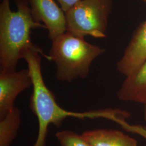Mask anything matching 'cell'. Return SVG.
<instances>
[{
  "mask_svg": "<svg viewBox=\"0 0 146 146\" xmlns=\"http://www.w3.org/2000/svg\"><path fill=\"white\" fill-rule=\"evenodd\" d=\"M28 1L34 20L37 22H42L51 40L66 32L65 13L54 0Z\"/></svg>",
  "mask_w": 146,
  "mask_h": 146,
  "instance_id": "obj_6",
  "label": "cell"
},
{
  "mask_svg": "<svg viewBox=\"0 0 146 146\" xmlns=\"http://www.w3.org/2000/svg\"><path fill=\"white\" fill-rule=\"evenodd\" d=\"M32 84L28 69L20 71H1L0 119L15 107L14 101L17 96Z\"/></svg>",
  "mask_w": 146,
  "mask_h": 146,
  "instance_id": "obj_5",
  "label": "cell"
},
{
  "mask_svg": "<svg viewBox=\"0 0 146 146\" xmlns=\"http://www.w3.org/2000/svg\"><path fill=\"white\" fill-rule=\"evenodd\" d=\"M22 58L27 63L33 82L29 107L38 122V135L33 146H46L49 125L52 124L60 127L63 121L68 117L80 119L104 117L117 122L120 121L122 111L117 110L74 112L63 109L57 104L54 95L44 82L41 71V55L36 51L29 49L23 54Z\"/></svg>",
  "mask_w": 146,
  "mask_h": 146,
  "instance_id": "obj_1",
  "label": "cell"
},
{
  "mask_svg": "<svg viewBox=\"0 0 146 146\" xmlns=\"http://www.w3.org/2000/svg\"><path fill=\"white\" fill-rule=\"evenodd\" d=\"M82 135L92 146H138L135 139L117 130L95 129Z\"/></svg>",
  "mask_w": 146,
  "mask_h": 146,
  "instance_id": "obj_9",
  "label": "cell"
},
{
  "mask_svg": "<svg viewBox=\"0 0 146 146\" xmlns=\"http://www.w3.org/2000/svg\"><path fill=\"white\" fill-rule=\"evenodd\" d=\"M21 111L14 107L0 121V146H10L21 123Z\"/></svg>",
  "mask_w": 146,
  "mask_h": 146,
  "instance_id": "obj_10",
  "label": "cell"
},
{
  "mask_svg": "<svg viewBox=\"0 0 146 146\" xmlns=\"http://www.w3.org/2000/svg\"><path fill=\"white\" fill-rule=\"evenodd\" d=\"M146 61V20L134 33L116 67L120 73L127 77L136 72Z\"/></svg>",
  "mask_w": 146,
  "mask_h": 146,
  "instance_id": "obj_7",
  "label": "cell"
},
{
  "mask_svg": "<svg viewBox=\"0 0 146 146\" xmlns=\"http://www.w3.org/2000/svg\"><path fill=\"white\" fill-rule=\"evenodd\" d=\"M117 95L121 101L146 104V61L135 73L125 77Z\"/></svg>",
  "mask_w": 146,
  "mask_h": 146,
  "instance_id": "obj_8",
  "label": "cell"
},
{
  "mask_svg": "<svg viewBox=\"0 0 146 146\" xmlns=\"http://www.w3.org/2000/svg\"><path fill=\"white\" fill-rule=\"evenodd\" d=\"M11 0H2L0 4V66L1 71L16 70L20 59L27 50L39 52L48 61L50 57L31 41V31L46 28L35 21L28 0H15L17 11L11 9Z\"/></svg>",
  "mask_w": 146,
  "mask_h": 146,
  "instance_id": "obj_2",
  "label": "cell"
},
{
  "mask_svg": "<svg viewBox=\"0 0 146 146\" xmlns=\"http://www.w3.org/2000/svg\"><path fill=\"white\" fill-rule=\"evenodd\" d=\"M112 0H82L66 13V32L84 38L106 36Z\"/></svg>",
  "mask_w": 146,
  "mask_h": 146,
  "instance_id": "obj_4",
  "label": "cell"
},
{
  "mask_svg": "<svg viewBox=\"0 0 146 146\" xmlns=\"http://www.w3.org/2000/svg\"><path fill=\"white\" fill-rule=\"evenodd\" d=\"M61 146H92L84 136L73 131H63L56 134Z\"/></svg>",
  "mask_w": 146,
  "mask_h": 146,
  "instance_id": "obj_11",
  "label": "cell"
},
{
  "mask_svg": "<svg viewBox=\"0 0 146 146\" xmlns=\"http://www.w3.org/2000/svg\"><path fill=\"white\" fill-rule=\"evenodd\" d=\"M81 1L82 0H58L61 9L64 13H66L72 7Z\"/></svg>",
  "mask_w": 146,
  "mask_h": 146,
  "instance_id": "obj_12",
  "label": "cell"
},
{
  "mask_svg": "<svg viewBox=\"0 0 146 146\" xmlns=\"http://www.w3.org/2000/svg\"><path fill=\"white\" fill-rule=\"evenodd\" d=\"M52 41L49 56L56 64V78L69 82L78 78H86L92 62L106 51L67 32Z\"/></svg>",
  "mask_w": 146,
  "mask_h": 146,
  "instance_id": "obj_3",
  "label": "cell"
},
{
  "mask_svg": "<svg viewBox=\"0 0 146 146\" xmlns=\"http://www.w3.org/2000/svg\"><path fill=\"white\" fill-rule=\"evenodd\" d=\"M143 116L145 121H146V104H144V110H143Z\"/></svg>",
  "mask_w": 146,
  "mask_h": 146,
  "instance_id": "obj_13",
  "label": "cell"
}]
</instances>
